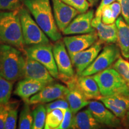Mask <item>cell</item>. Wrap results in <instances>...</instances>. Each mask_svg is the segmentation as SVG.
Wrapping results in <instances>:
<instances>
[{"label": "cell", "instance_id": "cell-1", "mask_svg": "<svg viewBox=\"0 0 129 129\" xmlns=\"http://www.w3.org/2000/svg\"><path fill=\"white\" fill-rule=\"evenodd\" d=\"M23 4L48 37L53 41L61 39L62 35L54 20L50 0H24Z\"/></svg>", "mask_w": 129, "mask_h": 129}, {"label": "cell", "instance_id": "cell-2", "mask_svg": "<svg viewBox=\"0 0 129 129\" xmlns=\"http://www.w3.org/2000/svg\"><path fill=\"white\" fill-rule=\"evenodd\" d=\"M26 57L17 48L0 44V75L10 81L22 78Z\"/></svg>", "mask_w": 129, "mask_h": 129}, {"label": "cell", "instance_id": "cell-3", "mask_svg": "<svg viewBox=\"0 0 129 129\" xmlns=\"http://www.w3.org/2000/svg\"><path fill=\"white\" fill-rule=\"evenodd\" d=\"M0 42L22 49L25 46L19 10L0 12Z\"/></svg>", "mask_w": 129, "mask_h": 129}, {"label": "cell", "instance_id": "cell-4", "mask_svg": "<svg viewBox=\"0 0 129 129\" xmlns=\"http://www.w3.org/2000/svg\"><path fill=\"white\" fill-rule=\"evenodd\" d=\"M98 83L102 96L117 94L129 95L127 84L113 68H109L92 75Z\"/></svg>", "mask_w": 129, "mask_h": 129}, {"label": "cell", "instance_id": "cell-5", "mask_svg": "<svg viewBox=\"0 0 129 129\" xmlns=\"http://www.w3.org/2000/svg\"><path fill=\"white\" fill-rule=\"evenodd\" d=\"M19 13L25 45L30 46L50 44L47 35L32 18L29 10L21 7Z\"/></svg>", "mask_w": 129, "mask_h": 129}, {"label": "cell", "instance_id": "cell-6", "mask_svg": "<svg viewBox=\"0 0 129 129\" xmlns=\"http://www.w3.org/2000/svg\"><path fill=\"white\" fill-rule=\"evenodd\" d=\"M26 56L38 61L44 66L54 78H59V71L50 44L30 46L25 48Z\"/></svg>", "mask_w": 129, "mask_h": 129}, {"label": "cell", "instance_id": "cell-7", "mask_svg": "<svg viewBox=\"0 0 129 129\" xmlns=\"http://www.w3.org/2000/svg\"><path fill=\"white\" fill-rule=\"evenodd\" d=\"M120 50L114 44H108L103 48L92 63L80 75L88 76L94 75L109 68L120 56Z\"/></svg>", "mask_w": 129, "mask_h": 129}, {"label": "cell", "instance_id": "cell-8", "mask_svg": "<svg viewBox=\"0 0 129 129\" xmlns=\"http://www.w3.org/2000/svg\"><path fill=\"white\" fill-rule=\"evenodd\" d=\"M53 52L59 71V78L66 82L75 76L71 59L63 41H56L53 46Z\"/></svg>", "mask_w": 129, "mask_h": 129}, {"label": "cell", "instance_id": "cell-9", "mask_svg": "<svg viewBox=\"0 0 129 129\" xmlns=\"http://www.w3.org/2000/svg\"><path fill=\"white\" fill-rule=\"evenodd\" d=\"M103 43L96 41L89 48L71 56L73 67L75 68L76 75H80L88 66L92 63L102 48Z\"/></svg>", "mask_w": 129, "mask_h": 129}, {"label": "cell", "instance_id": "cell-10", "mask_svg": "<svg viewBox=\"0 0 129 129\" xmlns=\"http://www.w3.org/2000/svg\"><path fill=\"white\" fill-rule=\"evenodd\" d=\"M68 92V87L58 83L48 84L29 100V104L48 103L59 99H65Z\"/></svg>", "mask_w": 129, "mask_h": 129}, {"label": "cell", "instance_id": "cell-11", "mask_svg": "<svg viewBox=\"0 0 129 129\" xmlns=\"http://www.w3.org/2000/svg\"><path fill=\"white\" fill-rule=\"evenodd\" d=\"M98 36L96 30L83 35L64 37L63 39L69 56L80 52L94 44L98 41Z\"/></svg>", "mask_w": 129, "mask_h": 129}, {"label": "cell", "instance_id": "cell-12", "mask_svg": "<svg viewBox=\"0 0 129 129\" xmlns=\"http://www.w3.org/2000/svg\"><path fill=\"white\" fill-rule=\"evenodd\" d=\"M51 1L54 20L58 29L62 32L80 13L62 0H51Z\"/></svg>", "mask_w": 129, "mask_h": 129}, {"label": "cell", "instance_id": "cell-13", "mask_svg": "<svg viewBox=\"0 0 129 129\" xmlns=\"http://www.w3.org/2000/svg\"><path fill=\"white\" fill-rule=\"evenodd\" d=\"M93 10L78 14L69 25L63 30L64 35L84 34L95 31V29L91 25V22L94 18Z\"/></svg>", "mask_w": 129, "mask_h": 129}, {"label": "cell", "instance_id": "cell-14", "mask_svg": "<svg viewBox=\"0 0 129 129\" xmlns=\"http://www.w3.org/2000/svg\"><path fill=\"white\" fill-rule=\"evenodd\" d=\"M88 109L101 124L111 127H120L121 121L118 117L106 108L102 102L90 101Z\"/></svg>", "mask_w": 129, "mask_h": 129}, {"label": "cell", "instance_id": "cell-15", "mask_svg": "<svg viewBox=\"0 0 129 129\" xmlns=\"http://www.w3.org/2000/svg\"><path fill=\"white\" fill-rule=\"evenodd\" d=\"M29 78L41 81L47 84L52 83L53 77L43 64L26 56L22 78Z\"/></svg>", "mask_w": 129, "mask_h": 129}, {"label": "cell", "instance_id": "cell-16", "mask_svg": "<svg viewBox=\"0 0 129 129\" xmlns=\"http://www.w3.org/2000/svg\"><path fill=\"white\" fill-rule=\"evenodd\" d=\"M75 76L66 81L68 92L65 98L69 104V108L74 115L83 108L88 106L90 103L89 100L85 98L77 87Z\"/></svg>", "mask_w": 129, "mask_h": 129}, {"label": "cell", "instance_id": "cell-17", "mask_svg": "<svg viewBox=\"0 0 129 129\" xmlns=\"http://www.w3.org/2000/svg\"><path fill=\"white\" fill-rule=\"evenodd\" d=\"M99 101L119 118H124L129 109V95L117 94L101 96Z\"/></svg>", "mask_w": 129, "mask_h": 129}, {"label": "cell", "instance_id": "cell-18", "mask_svg": "<svg viewBox=\"0 0 129 129\" xmlns=\"http://www.w3.org/2000/svg\"><path fill=\"white\" fill-rule=\"evenodd\" d=\"M47 84H48L35 79L24 78L17 83L14 93L25 103H28L32 96L39 92Z\"/></svg>", "mask_w": 129, "mask_h": 129}, {"label": "cell", "instance_id": "cell-19", "mask_svg": "<svg viewBox=\"0 0 129 129\" xmlns=\"http://www.w3.org/2000/svg\"><path fill=\"white\" fill-rule=\"evenodd\" d=\"M91 25L95 29L99 41L106 44H114L118 41V28L116 23L105 24L101 18L94 17Z\"/></svg>", "mask_w": 129, "mask_h": 129}, {"label": "cell", "instance_id": "cell-20", "mask_svg": "<svg viewBox=\"0 0 129 129\" xmlns=\"http://www.w3.org/2000/svg\"><path fill=\"white\" fill-rule=\"evenodd\" d=\"M75 83L80 91L87 99H99L102 96L98 83L92 75L75 76Z\"/></svg>", "mask_w": 129, "mask_h": 129}, {"label": "cell", "instance_id": "cell-21", "mask_svg": "<svg viewBox=\"0 0 129 129\" xmlns=\"http://www.w3.org/2000/svg\"><path fill=\"white\" fill-rule=\"evenodd\" d=\"M101 127V124L97 121L90 111L87 109L78 112L74 115L71 128L97 129Z\"/></svg>", "mask_w": 129, "mask_h": 129}, {"label": "cell", "instance_id": "cell-22", "mask_svg": "<svg viewBox=\"0 0 129 129\" xmlns=\"http://www.w3.org/2000/svg\"><path fill=\"white\" fill-rule=\"evenodd\" d=\"M118 28V43L122 56L129 59V25L123 17L118 16L115 21Z\"/></svg>", "mask_w": 129, "mask_h": 129}, {"label": "cell", "instance_id": "cell-23", "mask_svg": "<svg viewBox=\"0 0 129 129\" xmlns=\"http://www.w3.org/2000/svg\"><path fill=\"white\" fill-rule=\"evenodd\" d=\"M66 109H56L47 114L45 129H57L63 118Z\"/></svg>", "mask_w": 129, "mask_h": 129}, {"label": "cell", "instance_id": "cell-24", "mask_svg": "<svg viewBox=\"0 0 129 129\" xmlns=\"http://www.w3.org/2000/svg\"><path fill=\"white\" fill-rule=\"evenodd\" d=\"M33 125V115L30 111L29 103L24 104L19 116L18 128L19 129H30L32 128Z\"/></svg>", "mask_w": 129, "mask_h": 129}, {"label": "cell", "instance_id": "cell-25", "mask_svg": "<svg viewBox=\"0 0 129 129\" xmlns=\"http://www.w3.org/2000/svg\"><path fill=\"white\" fill-rule=\"evenodd\" d=\"M47 111L45 105H40L32 111L33 125L32 129L44 128L47 117Z\"/></svg>", "mask_w": 129, "mask_h": 129}, {"label": "cell", "instance_id": "cell-26", "mask_svg": "<svg viewBox=\"0 0 129 129\" xmlns=\"http://www.w3.org/2000/svg\"><path fill=\"white\" fill-rule=\"evenodd\" d=\"M13 82L6 80L0 75V105L7 104L10 99Z\"/></svg>", "mask_w": 129, "mask_h": 129}, {"label": "cell", "instance_id": "cell-27", "mask_svg": "<svg viewBox=\"0 0 129 129\" xmlns=\"http://www.w3.org/2000/svg\"><path fill=\"white\" fill-rule=\"evenodd\" d=\"M112 68L117 71L122 78L129 84V62L119 56L115 62L112 64Z\"/></svg>", "mask_w": 129, "mask_h": 129}, {"label": "cell", "instance_id": "cell-28", "mask_svg": "<svg viewBox=\"0 0 129 129\" xmlns=\"http://www.w3.org/2000/svg\"><path fill=\"white\" fill-rule=\"evenodd\" d=\"M24 0H0V10H19Z\"/></svg>", "mask_w": 129, "mask_h": 129}, {"label": "cell", "instance_id": "cell-29", "mask_svg": "<svg viewBox=\"0 0 129 129\" xmlns=\"http://www.w3.org/2000/svg\"><path fill=\"white\" fill-rule=\"evenodd\" d=\"M62 1L76 9L80 13L87 12L90 6L88 0H62Z\"/></svg>", "mask_w": 129, "mask_h": 129}, {"label": "cell", "instance_id": "cell-30", "mask_svg": "<svg viewBox=\"0 0 129 129\" xmlns=\"http://www.w3.org/2000/svg\"><path fill=\"white\" fill-rule=\"evenodd\" d=\"M17 115H18V110H17V108L12 106V107L9 109L7 118L5 122V129L16 128Z\"/></svg>", "mask_w": 129, "mask_h": 129}, {"label": "cell", "instance_id": "cell-31", "mask_svg": "<svg viewBox=\"0 0 129 129\" xmlns=\"http://www.w3.org/2000/svg\"><path fill=\"white\" fill-rule=\"evenodd\" d=\"M45 105L47 113L50 112L54 109H66L69 108V105L68 102L66 99H59L55 101L48 102Z\"/></svg>", "mask_w": 129, "mask_h": 129}, {"label": "cell", "instance_id": "cell-32", "mask_svg": "<svg viewBox=\"0 0 129 129\" xmlns=\"http://www.w3.org/2000/svg\"><path fill=\"white\" fill-rule=\"evenodd\" d=\"M117 19L114 17L110 5L106 6L103 9L102 12V22L105 24H112L115 23Z\"/></svg>", "mask_w": 129, "mask_h": 129}, {"label": "cell", "instance_id": "cell-33", "mask_svg": "<svg viewBox=\"0 0 129 129\" xmlns=\"http://www.w3.org/2000/svg\"><path fill=\"white\" fill-rule=\"evenodd\" d=\"M74 114L70 108L67 109L64 112L63 118L57 129H68L71 128L73 121Z\"/></svg>", "mask_w": 129, "mask_h": 129}, {"label": "cell", "instance_id": "cell-34", "mask_svg": "<svg viewBox=\"0 0 129 129\" xmlns=\"http://www.w3.org/2000/svg\"><path fill=\"white\" fill-rule=\"evenodd\" d=\"M12 107L10 104H7L0 105V129H4L6 118H7L8 112L9 109Z\"/></svg>", "mask_w": 129, "mask_h": 129}, {"label": "cell", "instance_id": "cell-35", "mask_svg": "<svg viewBox=\"0 0 129 129\" xmlns=\"http://www.w3.org/2000/svg\"><path fill=\"white\" fill-rule=\"evenodd\" d=\"M120 3L121 8L122 17L129 25V0H117Z\"/></svg>", "mask_w": 129, "mask_h": 129}, {"label": "cell", "instance_id": "cell-36", "mask_svg": "<svg viewBox=\"0 0 129 129\" xmlns=\"http://www.w3.org/2000/svg\"><path fill=\"white\" fill-rule=\"evenodd\" d=\"M116 1H117V0H102L101 4H100L99 7H98V9H97L96 12H95L94 17L102 19V12L104 8L106 7V6L110 5Z\"/></svg>", "mask_w": 129, "mask_h": 129}, {"label": "cell", "instance_id": "cell-37", "mask_svg": "<svg viewBox=\"0 0 129 129\" xmlns=\"http://www.w3.org/2000/svg\"><path fill=\"white\" fill-rule=\"evenodd\" d=\"M110 7L112 9L113 13H114V17L117 19L118 17L120 14L121 13V8L120 3L118 1H115L110 4Z\"/></svg>", "mask_w": 129, "mask_h": 129}, {"label": "cell", "instance_id": "cell-38", "mask_svg": "<svg viewBox=\"0 0 129 129\" xmlns=\"http://www.w3.org/2000/svg\"><path fill=\"white\" fill-rule=\"evenodd\" d=\"M124 118L125 124L129 126V109L127 111L126 114H125V116Z\"/></svg>", "mask_w": 129, "mask_h": 129}, {"label": "cell", "instance_id": "cell-39", "mask_svg": "<svg viewBox=\"0 0 129 129\" xmlns=\"http://www.w3.org/2000/svg\"><path fill=\"white\" fill-rule=\"evenodd\" d=\"M88 2H89V3H90V6H95V5L97 4V3H98V1H99V0H88Z\"/></svg>", "mask_w": 129, "mask_h": 129}, {"label": "cell", "instance_id": "cell-40", "mask_svg": "<svg viewBox=\"0 0 129 129\" xmlns=\"http://www.w3.org/2000/svg\"><path fill=\"white\" fill-rule=\"evenodd\" d=\"M127 85H128V90H129V84H128Z\"/></svg>", "mask_w": 129, "mask_h": 129}]
</instances>
